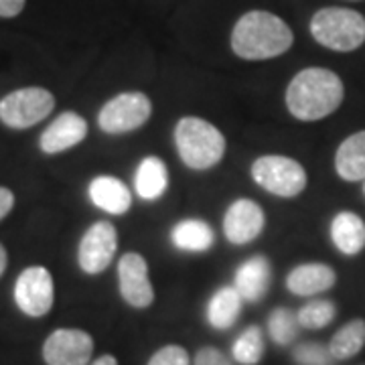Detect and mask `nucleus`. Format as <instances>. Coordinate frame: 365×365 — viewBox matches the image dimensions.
I'll return each mask as SVG.
<instances>
[{
  "mask_svg": "<svg viewBox=\"0 0 365 365\" xmlns=\"http://www.w3.org/2000/svg\"><path fill=\"white\" fill-rule=\"evenodd\" d=\"M345 88L341 78L325 67H307L290 79L287 108L297 120L314 122L331 116L343 102Z\"/></svg>",
  "mask_w": 365,
  "mask_h": 365,
  "instance_id": "nucleus-1",
  "label": "nucleus"
},
{
  "mask_svg": "<svg viewBox=\"0 0 365 365\" xmlns=\"http://www.w3.org/2000/svg\"><path fill=\"white\" fill-rule=\"evenodd\" d=\"M294 35L290 26L268 11L242 14L232 31V51L246 61H264L280 57L292 47Z\"/></svg>",
  "mask_w": 365,
  "mask_h": 365,
  "instance_id": "nucleus-2",
  "label": "nucleus"
},
{
  "mask_svg": "<svg viewBox=\"0 0 365 365\" xmlns=\"http://www.w3.org/2000/svg\"><path fill=\"white\" fill-rule=\"evenodd\" d=\"M175 144L182 163L195 170L215 167L225 155V136L203 118H181L175 126Z\"/></svg>",
  "mask_w": 365,
  "mask_h": 365,
  "instance_id": "nucleus-3",
  "label": "nucleus"
},
{
  "mask_svg": "<svg viewBox=\"0 0 365 365\" xmlns=\"http://www.w3.org/2000/svg\"><path fill=\"white\" fill-rule=\"evenodd\" d=\"M311 35L331 51H355L365 43V16L341 6L321 9L311 19Z\"/></svg>",
  "mask_w": 365,
  "mask_h": 365,
  "instance_id": "nucleus-4",
  "label": "nucleus"
},
{
  "mask_svg": "<svg viewBox=\"0 0 365 365\" xmlns=\"http://www.w3.org/2000/svg\"><path fill=\"white\" fill-rule=\"evenodd\" d=\"M252 177L264 191L278 197H297L307 187V170L299 160L268 155L254 160Z\"/></svg>",
  "mask_w": 365,
  "mask_h": 365,
  "instance_id": "nucleus-5",
  "label": "nucleus"
},
{
  "mask_svg": "<svg viewBox=\"0 0 365 365\" xmlns=\"http://www.w3.org/2000/svg\"><path fill=\"white\" fill-rule=\"evenodd\" d=\"M55 108V98L45 88H23L11 91L0 100V120L9 128L25 130L49 116Z\"/></svg>",
  "mask_w": 365,
  "mask_h": 365,
  "instance_id": "nucleus-6",
  "label": "nucleus"
},
{
  "mask_svg": "<svg viewBox=\"0 0 365 365\" xmlns=\"http://www.w3.org/2000/svg\"><path fill=\"white\" fill-rule=\"evenodd\" d=\"M153 104L143 91H124L108 100L98 114V124L106 134H126L148 122Z\"/></svg>",
  "mask_w": 365,
  "mask_h": 365,
  "instance_id": "nucleus-7",
  "label": "nucleus"
},
{
  "mask_svg": "<svg viewBox=\"0 0 365 365\" xmlns=\"http://www.w3.org/2000/svg\"><path fill=\"white\" fill-rule=\"evenodd\" d=\"M55 290L51 272L43 266H31L19 274L14 284L16 307L29 317H45L51 311Z\"/></svg>",
  "mask_w": 365,
  "mask_h": 365,
  "instance_id": "nucleus-8",
  "label": "nucleus"
},
{
  "mask_svg": "<svg viewBox=\"0 0 365 365\" xmlns=\"http://www.w3.org/2000/svg\"><path fill=\"white\" fill-rule=\"evenodd\" d=\"M118 234L110 222H96L88 227L78 248L79 268L86 274H100L116 256Z\"/></svg>",
  "mask_w": 365,
  "mask_h": 365,
  "instance_id": "nucleus-9",
  "label": "nucleus"
},
{
  "mask_svg": "<svg viewBox=\"0 0 365 365\" xmlns=\"http://www.w3.org/2000/svg\"><path fill=\"white\" fill-rule=\"evenodd\" d=\"M93 353V339L81 329H57L43 345L47 365H88Z\"/></svg>",
  "mask_w": 365,
  "mask_h": 365,
  "instance_id": "nucleus-10",
  "label": "nucleus"
},
{
  "mask_svg": "<svg viewBox=\"0 0 365 365\" xmlns=\"http://www.w3.org/2000/svg\"><path fill=\"white\" fill-rule=\"evenodd\" d=\"M120 294L134 309H146L155 300V288L148 278V264L136 252L124 254L118 262Z\"/></svg>",
  "mask_w": 365,
  "mask_h": 365,
  "instance_id": "nucleus-11",
  "label": "nucleus"
},
{
  "mask_svg": "<svg viewBox=\"0 0 365 365\" xmlns=\"http://www.w3.org/2000/svg\"><path fill=\"white\" fill-rule=\"evenodd\" d=\"M262 230L264 211L252 199H237L223 215V234L235 246L254 242L262 234Z\"/></svg>",
  "mask_w": 365,
  "mask_h": 365,
  "instance_id": "nucleus-12",
  "label": "nucleus"
},
{
  "mask_svg": "<svg viewBox=\"0 0 365 365\" xmlns=\"http://www.w3.org/2000/svg\"><path fill=\"white\" fill-rule=\"evenodd\" d=\"M88 136V122L76 112H63L41 134L39 146L47 155H59L78 146Z\"/></svg>",
  "mask_w": 365,
  "mask_h": 365,
  "instance_id": "nucleus-13",
  "label": "nucleus"
},
{
  "mask_svg": "<svg viewBox=\"0 0 365 365\" xmlns=\"http://www.w3.org/2000/svg\"><path fill=\"white\" fill-rule=\"evenodd\" d=\"M337 274L331 266L321 262L299 264L287 276V288L297 297H314L335 287Z\"/></svg>",
  "mask_w": 365,
  "mask_h": 365,
  "instance_id": "nucleus-14",
  "label": "nucleus"
},
{
  "mask_svg": "<svg viewBox=\"0 0 365 365\" xmlns=\"http://www.w3.org/2000/svg\"><path fill=\"white\" fill-rule=\"evenodd\" d=\"M272 280L270 262L264 256H252L235 272V288L242 299L248 302H258L266 297Z\"/></svg>",
  "mask_w": 365,
  "mask_h": 365,
  "instance_id": "nucleus-15",
  "label": "nucleus"
},
{
  "mask_svg": "<svg viewBox=\"0 0 365 365\" xmlns=\"http://www.w3.org/2000/svg\"><path fill=\"white\" fill-rule=\"evenodd\" d=\"M90 199L96 207L108 211L112 215H122L132 205V195L128 187L120 179L110 177V175L96 177L90 182Z\"/></svg>",
  "mask_w": 365,
  "mask_h": 365,
  "instance_id": "nucleus-16",
  "label": "nucleus"
},
{
  "mask_svg": "<svg viewBox=\"0 0 365 365\" xmlns=\"http://www.w3.org/2000/svg\"><path fill=\"white\" fill-rule=\"evenodd\" d=\"M331 240L345 256H357L365 248V223L351 211H341L331 223Z\"/></svg>",
  "mask_w": 365,
  "mask_h": 365,
  "instance_id": "nucleus-17",
  "label": "nucleus"
},
{
  "mask_svg": "<svg viewBox=\"0 0 365 365\" xmlns=\"http://www.w3.org/2000/svg\"><path fill=\"white\" fill-rule=\"evenodd\" d=\"M335 170L343 181L365 179V130L345 138L335 155Z\"/></svg>",
  "mask_w": 365,
  "mask_h": 365,
  "instance_id": "nucleus-18",
  "label": "nucleus"
},
{
  "mask_svg": "<svg viewBox=\"0 0 365 365\" xmlns=\"http://www.w3.org/2000/svg\"><path fill=\"white\" fill-rule=\"evenodd\" d=\"M167 185H169V173L165 163L157 157L143 158L134 175L136 193L146 201H155L167 191Z\"/></svg>",
  "mask_w": 365,
  "mask_h": 365,
  "instance_id": "nucleus-19",
  "label": "nucleus"
},
{
  "mask_svg": "<svg viewBox=\"0 0 365 365\" xmlns=\"http://www.w3.org/2000/svg\"><path fill=\"white\" fill-rule=\"evenodd\" d=\"M242 294L235 287L220 288L207 302V321L215 329H230L242 313Z\"/></svg>",
  "mask_w": 365,
  "mask_h": 365,
  "instance_id": "nucleus-20",
  "label": "nucleus"
},
{
  "mask_svg": "<svg viewBox=\"0 0 365 365\" xmlns=\"http://www.w3.org/2000/svg\"><path fill=\"white\" fill-rule=\"evenodd\" d=\"M173 244L182 252H207L213 246V230L201 220H185L173 227Z\"/></svg>",
  "mask_w": 365,
  "mask_h": 365,
  "instance_id": "nucleus-21",
  "label": "nucleus"
},
{
  "mask_svg": "<svg viewBox=\"0 0 365 365\" xmlns=\"http://www.w3.org/2000/svg\"><path fill=\"white\" fill-rule=\"evenodd\" d=\"M365 345V321L353 319L341 327L329 343V351L333 359H351L353 355L364 349Z\"/></svg>",
  "mask_w": 365,
  "mask_h": 365,
  "instance_id": "nucleus-22",
  "label": "nucleus"
},
{
  "mask_svg": "<svg viewBox=\"0 0 365 365\" xmlns=\"http://www.w3.org/2000/svg\"><path fill=\"white\" fill-rule=\"evenodd\" d=\"M264 355V339L258 327H248L234 343V359L242 365L260 364Z\"/></svg>",
  "mask_w": 365,
  "mask_h": 365,
  "instance_id": "nucleus-23",
  "label": "nucleus"
},
{
  "mask_svg": "<svg viewBox=\"0 0 365 365\" xmlns=\"http://www.w3.org/2000/svg\"><path fill=\"white\" fill-rule=\"evenodd\" d=\"M335 314H337V309L331 300L319 299L307 302L297 313V321L304 329H323L335 319Z\"/></svg>",
  "mask_w": 365,
  "mask_h": 365,
  "instance_id": "nucleus-24",
  "label": "nucleus"
},
{
  "mask_svg": "<svg viewBox=\"0 0 365 365\" xmlns=\"http://www.w3.org/2000/svg\"><path fill=\"white\" fill-rule=\"evenodd\" d=\"M268 331H270V337H272L274 343L290 345L297 337V331H299L297 314L288 311V309H276L268 317Z\"/></svg>",
  "mask_w": 365,
  "mask_h": 365,
  "instance_id": "nucleus-25",
  "label": "nucleus"
},
{
  "mask_svg": "<svg viewBox=\"0 0 365 365\" xmlns=\"http://www.w3.org/2000/svg\"><path fill=\"white\" fill-rule=\"evenodd\" d=\"M294 361L299 365H333V355L329 347L319 343H302L294 349Z\"/></svg>",
  "mask_w": 365,
  "mask_h": 365,
  "instance_id": "nucleus-26",
  "label": "nucleus"
},
{
  "mask_svg": "<svg viewBox=\"0 0 365 365\" xmlns=\"http://www.w3.org/2000/svg\"><path fill=\"white\" fill-rule=\"evenodd\" d=\"M148 365H191V359L181 345H165L148 359Z\"/></svg>",
  "mask_w": 365,
  "mask_h": 365,
  "instance_id": "nucleus-27",
  "label": "nucleus"
},
{
  "mask_svg": "<svg viewBox=\"0 0 365 365\" xmlns=\"http://www.w3.org/2000/svg\"><path fill=\"white\" fill-rule=\"evenodd\" d=\"M195 365H232V361L215 347H203L195 355Z\"/></svg>",
  "mask_w": 365,
  "mask_h": 365,
  "instance_id": "nucleus-28",
  "label": "nucleus"
},
{
  "mask_svg": "<svg viewBox=\"0 0 365 365\" xmlns=\"http://www.w3.org/2000/svg\"><path fill=\"white\" fill-rule=\"evenodd\" d=\"M26 0H0V16L2 19H13L16 14L23 13Z\"/></svg>",
  "mask_w": 365,
  "mask_h": 365,
  "instance_id": "nucleus-29",
  "label": "nucleus"
},
{
  "mask_svg": "<svg viewBox=\"0 0 365 365\" xmlns=\"http://www.w3.org/2000/svg\"><path fill=\"white\" fill-rule=\"evenodd\" d=\"M14 207V195L11 189L0 187V220L6 217L11 213V209Z\"/></svg>",
  "mask_w": 365,
  "mask_h": 365,
  "instance_id": "nucleus-30",
  "label": "nucleus"
},
{
  "mask_svg": "<svg viewBox=\"0 0 365 365\" xmlns=\"http://www.w3.org/2000/svg\"><path fill=\"white\" fill-rule=\"evenodd\" d=\"M91 365H118V361L114 355H102V357H98Z\"/></svg>",
  "mask_w": 365,
  "mask_h": 365,
  "instance_id": "nucleus-31",
  "label": "nucleus"
},
{
  "mask_svg": "<svg viewBox=\"0 0 365 365\" xmlns=\"http://www.w3.org/2000/svg\"><path fill=\"white\" fill-rule=\"evenodd\" d=\"M6 262H9V258H6V250L0 244V276H2L4 268H6Z\"/></svg>",
  "mask_w": 365,
  "mask_h": 365,
  "instance_id": "nucleus-32",
  "label": "nucleus"
},
{
  "mask_svg": "<svg viewBox=\"0 0 365 365\" xmlns=\"http://www.w3.org/2000/svg\"><path fill=\"white\" fill-rule=\"evenodd\" d=\"M364 191H365V185H364Z\"/></svg>",
  "mask_w": 365,
  "mask_h": 365,
  "instance_id": "nucleus-33",
  "label": "nucleus"
}]
</instances>
